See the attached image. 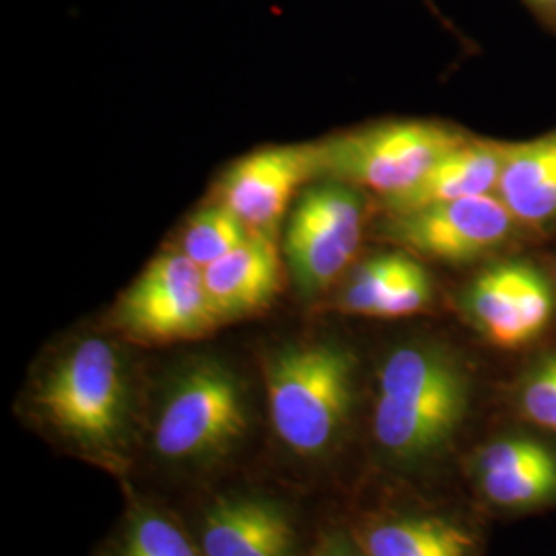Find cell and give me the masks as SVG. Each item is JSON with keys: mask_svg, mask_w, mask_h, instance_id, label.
<instances>
[{"mask_svg": "<svg viewBox=\"0 0 556 556\" xmlns=\"http://www.w3.org/2000/svg\"><path fill=\"white\" fill-rule=\"evenodd\" d=\"M516 404L521 417L556 435V351L528 367L517 383Z\"/></svg>", "mask_w": 556, "mask_h": 556, "instance_id": "cell-20", "label": "cell"}, {"mask_svg": "<svg viewBox=\"0 0 556 556\" xmlns=\"http://www.w3.org/2000/svg\"><path fill=\"white\" fill-rule=\"evenodd\" d=\"M509 142L466 139L408 190L381 199L386 215H404L433 204L497 192L498 178L507 161Z\"/></svg>", "mask_w": 556, "mask_h": 556, "instance_id": "cell-13", "label": "cell"}, {"mask_svg": "<svg viewBox=\"0 0 556 556\" xmlns=\"http://www.w3.org/2000/svg\"><path fill=\"white\" fill-rule=\"evenodd\" d=\"M312 556H342V534H328L321 538Z\"/></svg>", "mask_w": 556, "mask_h": 556, "instance_id": "cell-21", "label": "cell"}, {"mask_svg": "<svg viewBox=\"0 0 556 556\" xmlns=\"http://www.w3.org/2000/svg\"><path fill=\"white\" fill-rule=\"evenodd\" d=\"M252 233L254 231L220 202L202 208L190 220L181 238V252L204 270L248 241Z\"/></svg>", "mask_w": 556, "mask_h": 556, "instance_id": "cell-17", "label": "cell"}, {"mask_svg": "<svg viewBox=\"0 0 556 556\" xmlns=\"http://www.w3.org/2000/svg\"><path fill=\"white\" fill-rule=\"evenodd\" d=\"M318 178L316 142L268 147L236 161L220 184V202L254 233L275 239L299 188Z\"/></svg>", "mask_w": 556, "mask_h": 556, "instance_id": "cell-10", "label": "cell"}, {"mask_svg": "<svg viewBox=\"0 0 556 556\" xmlns=\"http://www.w3.org/2000/svg\"><path fill=\"white\" fill-rule=\"evenodd\" d=\"M413 264L415 260L408 258L406 252L379 254L376 258L365 260L346 282L338 299V307L346 314L378 318L383 301Z\"/></svg>", "mask_w": 556, "mask_h": 556, "instance_id": "cell-18", "label": "cell"}, {"mask_svg": "<svg viewBox=\"0 0 556 556\" xmlns=\"http://www.w3.org/2000/svg\"><path fill=\"white\" fill-rule=\"evenodd\" d=\"M526 4L536 11L540 20H544L556 27V0H526Z\"/></svg>", "mask_w": 556, "mask_h": 556, "instance_id": "cell-22", "label": "cell"}, {"mask_svg": "<svg viewBox=\"0 0 556 556\" xmlns=\"http://www.w3.org/2000/svg\"><path fill=\"white\" fill-rule=\"evenodd\" d=\"M472 404V374L439 342L396 346L378 371L374 439L381 457L404 470L425 468L454 445Z\"/></svg>", "mask_w": 556, "mask_h": 556, "instance_id": "cell-1", "label": "cell"}, {"mask_svg": "<svg viewBox=\"0 0 556 556\" xmlns=\"http://www.w3.org/2000/svg\"><path fill=\"white\" fill-rule=\"evenodd\" d=\"M497 197L519 225H556V130L528 142H509Z\"/></svg>", "mask_w": 556, "mask_h": 556, "instance_id": "cell-16", "label": "cell"}, {"mask_svg": "<svg viewBox=\"0 0 556 556\" xmlns=\"http://www.w3.org/2000/svg\"><path fill=\"white\" fill-rule=\"evenodd\" d=\"M220 324L266 309L280 291V262L273 239L252 233L233 252L202 270Z\"/></svg>", "mask_w": 556, "mask_h": 556, "instance_id": "cell-14", "label": "cell"}, {"mask_svg": "<svg viewBox=\"0 0 556 556\" xmlns=\"http://www.w3.org/2000/svg\"><path fill=\"white\" fill-rule=\"evenodd\" d=\"M250 427L245 392L217 361L186 367L161 400L153 452L174 466H208L229 456Z\"/></svg>", "mask_w": 556, "mask_h": 556, "instance_id": "cell-4", "label": "cell"}, {"mask_svg": "<svg viewBox=\"0 0 556 556\" xmlns=\"http://www.w3.org/2000/svg\"><path fill=\"white\" fill-rule=\"evenodd\" d=\"M273 429L301 459H321L344 435L357 392V355L337 340L285 344L264 363Z\"/></svg>", "mask_w": 556, "mask_h": 556, "instance_id": "cell-2", "label": "cell"}, {"mask_svg": "<svg viewBox=\"0 0 556 556\" xmlns=\"http://www.w3.org/2000/svg\"><path fill=\"white\" fill-rule=\"evenodd\" d=\"M462 309L480 337L498 349H523L555 318V291L536 266L503 262L482 270L464 291Z\"/></svg>", "mask_w": 556, "mask_h": 556, "instance_id": "cell-9", "label": "cell"}, {"mask_svg": "<svg viewBox=\"0 0 556 556\" xmlns=\"http://www.w3.org/2000/svg\"><path fill=\"white\" fill-rule=\"evenodd\" d=\"M204 556H293L298 534L287 507L260 495L223 497L200 523Z\"/></svg>", "mask_w": 556, "mask_h": 556, "instance_id": "cell-12", "label": "cell"}, {"mask_svg": "<svg viewBox=\"0 0 556 556\" xmlns=\"http://www.w3.org/2000/svg\"><path fill=\"white\" fill-rule=\"evenodd\" d=\"M116 556H204L174 517L139 507L126 521Z\"/></svg>", "mask_w": 556, "mask_h": 556, "instance_id": "cell-19", "label": "cell"}, {"mask_svg": "<svg viewBox=\"0 0 556 556\" xmlns=\"http://www.w3.org/2000/svg\"><path fill=\"white\" fill-rule=\"evenodd\" d=\"M112 326L142 344H172L211 334L219 318L199 264L184 252L153 260L118 299Z\"/></svg>", "mask_w": 556, "mask_h": 556, "instance_id": "cell-6", "label": "cell"}, {"mask_svg": "<svg viewBox=\"0 0 556 556\" xmlns=\"http://www.w3.org/2000/svg\"><path fill=\"white\" fill-rule=\"evenodd\" d=\"M34 406L41 420L85 456L119 464L130 431V381L118 349L85 338L43 376Z\"/></svg>", "mask_w": 556, "mask_h": 556, "instance_id": "cell-3", "label": "cell"}, {"mask_svg": "<svg viewBox=\"0 0 556 556\" xmlns=\"http://www.w3.org/2000/svg\"><path fill=\"white\" fill-rule=\"evenodd\" d=\"M468 139L431 119H392L316 142L318 178L374 190L381 199L415 186L445 153Z\"/></svg>", "mask_w": 556, "mask_h": 556, "instance_id": "cell-5", "label": "cell"}, {"mask_svg": "<svg viewBox=\"0 0 556 556\" xmlns=\"http://www.w3.org/2000/svg\"><path fill=\"white\" fill-rule=\"evenodd\" d=\"M365 200L355 186L324 179L301 194L289 219L285 252L301 295L326 291L355 260Z\"/></svg>", "mask_w": 556, "mask_h": 556, "instance_id": "cell-7", "label": "cell"}, {"mask_svg": "<svg viewBox=\"0 0 556 556\" xmlns=\"http://www.w3.org/2000/svg\"><path fill=\"white\" fill-rule=\"evenodd\" d=\"M353 540L367 556H478V540L456 519L427 514L365 517Z\"/></svg>", "mask_w": 556, "mask_h": 556, "instance_id": "cell-15", "label": "cell"}, {"mask_svg": "<svg viewBox=\"0 0 556 556\" xmlns=\"http://www.w3.org/2000/svg\"><path fill=\"white\" fill-rule=\"evenodd\" d=\"M470 475L478 493L503 511L556 503V450L530 435H503L478 450Z\"/></svg>", "mask_w": 556, "mask_h": 556, "instance_id": "cell-11", "label": "cell"}, {"mask_svg": "<svg viewBox=\"0 0 556 556\" xmlns=\"http://www.w3.org/2000/svg\"><path fill=\"white\" fill-rule=\"evenodd\" d=\"M517 225L497 194H482L386 215L379 233L406 254L464 264L497 252L516 233Z\"/></svg>", "mask_w": 556, "mask_h": 556, "instance_id": "cell-8", "label": "cell"}]
</instances>
